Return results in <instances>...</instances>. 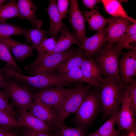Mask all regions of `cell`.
<instances>
[{"label": "cell", "mask_w": 136, "mask_h": 136, "mask_svg": "<svg viewBox=\"0 0 136 136\" xmlns=\"http://www.w3.org/2000/svg\"><path fill=\"white\" fill-rule=\"evenodd\" d=\"M84 54L81 51L71 56L58 65L55 69L58 74H64L74 68L80 67L85 59Z\"/></svg>", "instance_id": "25"}, {"label": "cell", "mask_w": 136, "mask_h": 136, "mask_svg": "<svg viewBox=\"0 0 136 136\" xmlns=\"http://www.w3.org/2000/svg\"><path fill=\"white\" fill-rule=\"evenodd\" d=\"M70 2L68 22L81 45L87 38L85 25L86 20L80 9L78 1L71 0Z\"/></svg>", "instance_id": "10"}, {"label": "cell", "mask_w": 136, "mask_h": 136, "mask_svg": "<svg viewBox=\"0 0 136 136\" xmlns=\"http://www.w3.org/2000/svg\"><path fill=\"white\" fill-rule=\"evenodd\" d=\"M130 84L124 85L121 107L118 114L116 123L118 129L127 132L136 129V113L129 97Z\"/></svg>", "instance_id": "8"}, {"label": "cell", "mask_w": 136, "mask_h": 136, "mask_svg": "<svg viewBox=\"0 0 136 136\" xmlns=\"http://www.w3.org/2000/svg\"><path fill=\"white\" fill-rule=\"evenodd\" d=\"M0 60L4 61L22 74V70L17 65L11 55L10 50L6 45L0 38Z\"/></svg>", "instance_id": "31"}, {"label": "cell", "mask_w": 136, "mask_h": 136, "mask_svg": "<svg viewBox=\"0 0 136 136\" xmlns=\"http://www.w3.org/2000/svg\"><path fill=\"white\" fill-rule=\"evenodd\" d=\"M18 120L23 127L33 131L52 134L55 128L32 115L28 111H19Z\"/></svg>", "instance_id": "13"}, {"label": "cell", "mask_w": 136, "mask_h": 136, "mask_svg": "<svg viewBox=\"0 0 136 136\" xmlns=\"http://www.w3.org/2000/svg\"><path fill=\"white\" fill-rule=\"evenodd\" d=\"M44 10L48 14L50 20V28L47 36L57 40V34L66 26L58 12L56 1L49 0L47 7Z\"/></svg>", "instance_id": "16"}, {"label": "cell", "mask_w": 136, "mask_h": 136, "mask_svg": "<svg viewBox=\"0 0 136 136\" xmlns=\"http://www.w3.org/2000/svg\"><path fill=\"white\" fill-rule=\"evenodd\" d=\"M53 133L55 136H85L84 131L80 128L70 127L64 122L58 124Z\"/></svg>", "instance_id": "28"}, {"label": "cell", "mask_w": 136, "mask_h": 136, "mask_svg": "<svg viewBox=\"0 0 136 136\" xmlns=\"http://www.w3.org/2000/svg\"><path fill=\"white\" fill-rule=\"evenodd\" d=\"M119 73L124 86L129 84L136 74V50L123 54L119 61Z\"/></svg>", "instance_id": "12"}, {"label": "cell", "mask_w": 136, "mask_h": 136, "mask_svg": "<svg viewBox=\"0 0 136 136\" xmlns=\"http://www.w3.org/2000/svg\"><path fill=\"white\" fill-rule=\"evenodd\" d=\"M0 38L11 51L14 58L17 60H23L33 54L34 48L32 45L18 42L10 37H0Z\"/></svg>", "instance_id": "19"}, {"label": "cell", "mask_w": 136, "mask_h": 136, "mask_svg": "<svg viewBox=\"0 0 136 136\" xmlns=\"http://www.w3.org/2000/svg\"><path fill=\"white\" fill-rule=\"evenodd\" d=\"M72 88L58 85L40 90L33 93L34 97L51 107L56 112Z\"/></svg>", "instance_id": "9"}, {"label": "cell", "mask_w": 136, "mask_h": 136, "mask_svg": "<svg viewBox=\"0 0 136 136\" xmlns=\"http://www.w3.org/2000/svg\"><path fill=\"white\" fill-rule=\"evenodd\" d=\"M56 40L53 37H45L36 49L37 56L36 59L41 58L52 54L55 47Z\"/></svg>", "instance_id": "27"}, {"label": "cell", "mask_w": 136, "mask_h": 136, "mask_svg": "<svg viewBox=\"0 0 136 136\" xmlns=\"http://www.w3.org/2000/svg\"><path fill=\"white\" fill-rule=\"evenodd\" d=\"M76 44L79 48L81 43L74 32L70 31L65 27L61 32L57 41L52 54L64 51L70 49L73 44Z\"/></svg>", "instance_id": "20"}, {"label": "cell", "mask_w": 136, "mask_h": 136, "mask_svg": "<svg viewBox=\"0 0 136 136\" xmlns=\"http://www.w3.org/2000/svg\"><path fill=\"white\" fill-rule=\"evenodd\" d=\"M101 2L105 11L112 17L123 18L132 22H136L135 19L128 15L119 1L101 0Z\"/></svg>", "instance_id": "22"}, {"label": "cell", "mask_w": 136, "mask_h": 136, "mask_svg": "<svg viewBox=\"0 0 136 136\" xmlns=\"http://www.w3.org/2000/svg\"><path fill=\"white\" fill-rule=\"evenodd\" d=\"M82 13L88 23L89 29L91 30L98 31L102 30L111 19L110 17L108 18H105L95 10L84 11H82Z\"/></svg>", "instance_id": "21"}, {"label": "cell", "mask_w": 136, "mask_h": 136, "mask_svg": "<svg viewBox=\"0 0 136 136\" xmlns=\"http://www.w3.org/2000/svg\"><path fill=\"white\" fill-rule=\"evenodd\" d=\"M0 127L12 129L23 126L20 121L0 111Z\"/></svg>", "instance_id": "33"}, {"label": "cell", "mask_w": 136, "mask_h": 136, "mask_svg": "<svg viewBox=\"0 0 136 136\" xmlns=\"http://www.w3.org/2000/svg\"><path fill=\"white\" fill-rule=\"evenodd\" d=\"M125 33L129 36L136 34V22H131L127 27Z\"/></svg>", "instance_id": "39"}, {"label": "cell", "mask_w": 136, "mask_h": 136, "mask_svg": "<svg viewBox=\"0 0 136 136\" xmlns=\"http://www.w3.org/2000/svg\"><path fill=\"white\" fill-rule=\"evenodd\" d=\"M92 86L89 84H79L72 88L57 111L58 124L64 122L69 116L76 112Z\"/></svg>", "instance_id": "5"}, {"label": "cell", "mask_w": 136, "mask_h": 136, "mask_svg": "<svg viewBox=\"0 0 136 136\" xmlns=\"http://www.w3.org/2000/svg\"><path fill=\"white\" fill-rule=\"evenodd\" d=\"M23 136H55L53 134L43 132H37L26 129L23 132Z\"/></svg>", "instance_id": "37"}, {"label": "cell", "mask_w": 136, "mask_h": 136, "mask_svg": "<svg viewBox=\"0 0 136 136\" xmlns=\"http://www.w3.org/2000/svg\"><path fill=\"white\" fill-rule=\"evenodd\" d=\"M0 136H18L17 133L13 131L0 132Z\"/></svg>", "instance_id": "41"}, {"label": "cell", "mask_w": 136, "mask_h": 136, "mask_svg": "<svg viewBox=\"0 0 136 136\" xmlns=\"http://www.w3.org/2000/svg\"><path fill=\"white\" fill-rule=\"evenodd\" d=\"M60 74L64 81L70 84L73 82H80L91 85L90 82L84 77L80 67L74 68L64 74Z\"/></svg>", "instance_id": "29"}, {"label": "cell", "mask_w": 136, "mask_h": 136, "mask_svg": "<svg viewBox=\"0 0 136 136\" xmlns=\"http://www.w3.org/2000/svg\"><path fill=\"white\" fill-rule=\"evenodd\" d=\"M99 98L97 93L89 91L75 113V120L78 127L84 131L97 113Z\"/></svg>", "instance_id": "7"}, {"label": "cell", "mask_w": 136, "mask_h": 136, "mask_svg": "<svg viewBox=\"0 0 136 136\" xmlns=\"http://www.w3.org/2000/svg\"><path fill=\"white\" fill-rule=\"evenodd\" d=\"M106 27L97 31L92 36L87 38L78 49L80 50L87 58L92 57L100 50L106 41Z\"/></svg>", "instance_id": "15"}, {"label": "cell", "mask_w": 136, "mask_h": 136, "mask_svg": "<svg viewBox=\"0 0 136 136\" xmlns=\"http://www.w3.org/2000/svg\"><path fill=\"white\" fill-rule=\"evenodd\" d=\"M28 111L32 115L56 128L58 124L57 113L50 106L34 97Z\"/></svg>", "instance_id": "11"}, {"label": "cell", "mask_w": 136, "mask_h": 136, "mask_svg": "<svg viewBox=\"0 0 136 136\" xmlns=\"http://www.w3.org/2000/svg\"><path fill=\"white\" fill-rule=\"evenodd\" d=\"M12 130V129L0 127V132L9 131Z\"/></svg>", "instance_id": "43"}, {"label": "cell", "mask_w": 136, "mask_h": 136, "mask_svg": "<svg viewBox=\"0 0 136 136\" xmlns=\"http://www.w3.org/2000/svg\"><path fill=\"white\" fill-rule=\"evenodd\" d=\"M136 129H134L131 131L127 132L126 133L121 136H136Z\"/></svg>", "instance_id": "42"}, {"label": "cell", "mask_w": 136, "mask_h": 136, "mask_svg": "<svg viewBox=\"0 0 136 136\" xmlns=\"http://www.w3.org/2000/svg\"><path fill=\"white\" fill-rule=\"evenodd\" d=\"M100 86L99 98L105 117H111L119 109L124 85L121 78L112 76L105 77Z\"/></svg>", "instance_id": "1"}, {"label": "cell", "mask_w": 136, "mask_h": 136, "mask_svg": "<svg viewBox=\"0 0 136 136\" xmlns=\"http://www.w3.org/2000/svg\"><path fill=\"white\" fill-rule=\"evenodd\" d=\"M6 80L4 92L19 111H27L34 98L33 93L19 82L11 79Z\"/></svg>", "instance_id": "6"}, {"label": "cell", "mask_w": 136, "mask_h": 136, "mask_svg": "<svg viewBox=\"0 0 136 136\" xmlns=\"http://www.w3.org/2000/svg\"><path fill=\"white\" fill-rule=\"evenodd\" d=\"M82 1L86 7L92 10L94 8L96 5L101 3V0H83Z\"/></svg>", "instance_id": "38"}, {"label": "cell", "mask_w": 136, "mask_h": 136, "mask_svg": "<svg viewBox=\"0 0 136 136\" xmlns=\"http://www.w3.org/2000/svg\"><path fill=\"white\" fill-rule=\"evenodd\" d=\"M26 28L6 22H0V37H8L15 35H24Z\"/></svg>", "instance_id": "30"}, {"label": "cell", "mask_w": 136, "mask_h": 136, "mask_svg": "<svg viewBox=\"0 0 136 136\" xmlns=\"http://www.w3.org/2000/svg\"><path fill=\"white\" fill-rule=\"evenodd\" d=\"M80 68L84 77L92 86H100L104 78L99 66L92 57L85 58Z\"/></svg>", "instance_id": "17"}, {"label": "cell", "mask_w": 136, "mask_h": 136, "mask_svg": "<svg viewBox=\"0 0 136 136\" xmlns=\"http://www.w3.org/2000/svg\"><path fill=\"white\" fill-rule=\"evenodd\" d=\"M17 4L20 19L28 20L33 26L37 28L42 26V20L38 19L36 15V11L38 8L32 0H19Z\"/></svg>", "instance_id": "18"}, {"label": "cell", "mask_w": 136, "mask_h": 136, "mask_svg": "<svg viewBox=\"0 0 136 136\" xmlns=\"http://www.w3.org/2000/svg\"><path fill=\"white\" fill-rule=\"evenodd\" d=\"M70 1L68 0H57V9L62 19L67 17V13Z\"/></svg>", "instance_id": "35"}, {"label": "cell", "mask_w": 136, "mask_h": 136, "mask_svg": "<svg viewBox=\"0 0 136 136\" xmlns=\"http://www.w3.org/2000/svg\"><path fill=\"white\" fill-rule=\"evenodd\" d=\"M7 1V0H0V6L3 5L4 3Z\"/></svg>", "instance_id": "46"}, {"label": "cell", "mask_w": 136, "mask_h": 136, "mask_svg": "<svg viewBox=\"0 0 136 136\" xmlns=\"http://www.w3.org/2000/svg\"><path fill=\"white\" fill-rule=\"evenodd\" d=\"M16 0H10L5 5L0 6V22H6L9 19L18 17L19 13Z\"/></svg>", "instance_id": "26"}, {"label": "cell", "mask_w": 136, "mask_h": 136, "mask_svg": "<svg viewBox=\"0 0 136 136\" xmlns=\"http://www.w3.org/2000/svg\"><path fill=\"white\" fill-rule=\"evenodd\" d=\"M110 20L106 27V39L107 44L110 46L115 44L125 33L129 24L130 21L123 18L110 17Z\"/></svg>", "instance_id": "14"}, {"label": "cell", "mask_w": 136, "mask_h": 136, "mask_svg": "<svg viewBox=\"0 0 136 136\" xmlns=\"http://www.w3.org/2000/svg\"><path fill=\"white\" fill-rule=\"evenodd\" d=\"M6 80L0 69V88L3 89L6 85Z\"/></svg>", "instance_id": "40"}, {"label": "cell", "mask_w": 136, "mask_h": 136, "mask_svg": "<svg viewBox=\"0 0 136 136\" xmlns=\"http://www.w3.org/2000/svg\"><path fill=\"white\" fill-rule=\"evenodd\" d=\"M1 70L5 79H13L20 83L40 90L53 86L70 85L63 80L58 73H42L33 76H25L7 64H6L5 66Z\"/></svg>", "instance_id": "2"}, {"label": "cell", "mask_w": 136, "mask_h": 136, "mask_svg": "<svg viewBox=\"0 0 136 136\" xmlns=\"http://www.w3.org/2000/svg\"><path fill=\"white\" fill-rule=\"evenodd\" d=\"M129 97L133 109L136 112V81L133 78L130 84Z\"/></svg>", "instance_id": "36"}, {"label": "cell", "mask_w": 136, "mask_h": 136, "mask_svg": "<svg viewBox=\"0 0 136 136\" xmlns=\"http://www.w3.org/2000/svg\"><path fill=\"white\" fill-rule=\"evenodd\" d=\"M0 96L7 99L8 97L4 92L0 91Z\"/></svg>", "instance_id": "44"}, {"label": "cell", "mask_w": 136, "mask_h": 136, "mask_svg": "<svg viewBox=\"0 0 136 136\" xmlns=\"http://www.w3.org/2000/svg\"><path fill=\"white\" fill-rule=\"evenodd\" d=\"M114 44L109 46L107 44L97 53L96 62L102 74L105 77L112 76L121 79L119 69V57L123 54Z\"/></svg>", "instance_id": "4"}, {"label": "cell", "mask_w": 136, "mask_h": 136, "mask_svg": "<svg viewBox=\"0 0 136 136\" xmlns=\"http://www.w3.org/2000/svg\"><path fill=\"white\" fill-rule=\"evenodd\" d=\"M119 110L114 112L110 118L95 132L101 136H121V131L119 129L116 130L114 127Z\"/></svg>", "instance_id": "24"}, {"label": "cell", "mask_w": 136, "mask_h": 136, "mask_svg": "<svg viewBox=\"0 0 136 136\" xmlns=\"http://www.w3.org/2000/svg\"><path fill=\"white\" fill-rule=\"evenodd\" d=\"M0 111L8 114L16 119H18L17 115L11 105L8 102L7 99L0 96Z\"/></svg>", "instance_id": "34"}, {"label": "cell", "mask_w": 136, "mask_h": 136, "mask_svg": "<svg viewBox=\"0 0 136 136\" xmlns=\"http://www.w3.org/2000/svg\"><path fill=\"white\" fill-rule=\"evenodd\" d=\"M48 33V31L33 26L30 29L26 28L24 35L26 43L31 44L36 49Z\"/></svg>", "instance_id": "23"}, {"label": "cell", "mask_w": 136, "mask_h": 136, "mask_svg": "<svg viewBox=\"0 0 136 136\" xmlns=\"http://www.w3.org/2000/svg\"><path fill=\"white\" fill-rule=\"evenodd\" d=\"M88 136H101L99 134L95 132L94 133H91Z\"/></svg>", "instance_id": "45"}, {"label": "cell", "mask_w": 136, "mask_h": 136, "mask_svg": "<svg viewBox=\"0 0 136 136\" xmlns=\"http://www.w3.org/2000/svg\"><path fill=\"white\" fill-rule=\"evenodd\" d=\"M115 45L118 49L121 51L124 49L136 50V34L129 36L125 33Z\"/></svg>", "instance_id": "32"}, {"label": "cell", "mask_w": 136, "mask_h": 136, "mask_svg": "<svg viewBox=\"0 0 136 136\" xmlns=\"http://www.w3.org/2000/svg\"><path fill=\"white\" fill-rule=\"evenodd\" d=\"M78 49H70L64 51L48 55L39 59H36L31 63L25 67L29 76L42 73H54L60 64L71 56L80 52Z\"/></svg>", "instance_id": "3"}]
</instances>
